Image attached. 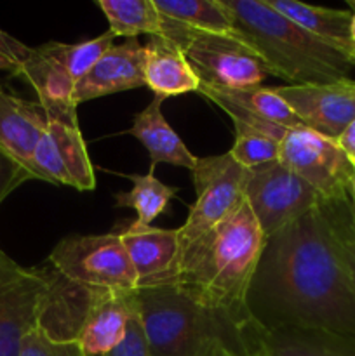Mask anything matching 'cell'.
Returning <instances> with one entry per match:
<instances>
[{
    "label": "cell",
    "instance_id": "6da1fadb",
    "mask_svg": "<svg viewBox=\"0 0 355 356\" xmlns=\"http://www.w3.org/2000/svg\"><path fill=\"white\" fill-rule=\"evenodd\" d=\"M246 308L263 330L320 329L355 336V291L320 205L265 238Z\"/></svg>",
    "mask_w": 355,
    "mask_h": 356
},
{
    "label": "cell",
    "instance_id": "7a4b0ae2",
    "mask_svg": "<svg viewBox=\"0 0 355 356\" xmlns=\"http://www.w3.org/2000/svg\"><path fill=\"white\" fill-rule=\"evenodd\" d=\"M265 236L247 200L233 214L183 250L180 285L200 305L244 327L247 291Z\"/></svg>",
    "mask_w": 355,
    "mask_h": 356
},
{
    "label": "cell",
    "instance_id": "3957f363",
    "mask_svg": "<svg viewBox=\"0 0 355 356\" xmlns=\"http://www.w3.org/2000/svg\"><path fill=\"white\" fill-rule=\"evenodd\" d=\"M218 2L230 16L235 37L260 56L270 75L285 80L289 86L350 79L355 66L352 59L277 13L267 0Z\"/></svg>",
    "mask_w": 355,
    "mask_h": 356
},
{
    "label": "cell",
    "instance_id": "277c9868",
    "mask_svg": "<svg viewBox=\"0 0 355 356\" xmlns=\"http://www.w3.org/2000/svg\"><path fill=\"white\" fill-rule=\"evenodd\" d=\"M136 308L150 356L242 355V329L205 308L180 285L139 289Z\"/></svg>",
    "mask_w": 355,
    "mask_h": 356
},
{
    "label": "cell",
    "instance_id": "5b68a950",
    "mask_svg": "<svg viewBox=\"0 0 355 356\" xmlns=\"http://www.w3.org/2000/svg\"><path fill=\"white\" fill-rule=\"evenodd\" d=\"M160 37H166L181 49L200 86L249 89L261 86L270 75L260 56L233 35L190 30L162 16Z\"/></svg>",
    "mask_w": 355,
    "mask_h": 356
},
{
    "label": "cell",
    "instance_id": "8992f818",
    "mask_svg": "<svg viewBox=\"0 0 355 356\" xmlns=\"http://www.w3.org/2000/svg\"><path fill=\"white\" fill-rule=\"evenodd\" d=\"M47 263L59 277L94 298L138 291L120 233L66 236L51 250Z\"/></svg>",
    "mask_w": 355,
    "mask_h": 356
},
{
    "label": "cell",
    "instance_id": "52a82bcc",
    "mask_svg": "<svg viewBox=\"0 0 355 356\" xmlns=\"http://www.w3.org/2000/svg\"><path fill=\"white\" fill-rule=\"evenodd\" d=\"M247 169L235 162L230 153L202 156L191 169L197 200L180 232L183 250L225 221L240 207L246 186Z\"/></svg>",
    "mask_w": 355,
    "mask_h": 356
},
{
    "label": "cell",
    "instance_id": "ba28073f",
    "mask_svg": "<svg viewBox=\"0 0 355 356\" xmlns=\"http://www.w3.org/2000/svg\"><path fill=\"white\" fill-rule=\"evenodd\" d=\"M244 197L265 238L322 204V197L306 181L285 169L278 160L247 169Z\"/></svg>",
    "mask_w": 355,
    "mask_h": 356
},
{
    "label": "cell",
    "instance_id": "9c48e42d",
    "mask_svg": "<svg viewBox=\"0 0 355 356\" xmlns=\"http://www.w3.org/2000/svg\"><path fill=\"white\" fill-rule=\"evenodd\" d=\"M278 162L306 181L322 200H352L354 163L334 139L305 127L287 131L281 141Z\"/></svg>",
    "mask_w": 355,
    "mask_h": 356
},
{
    "label": "cell",
    "instance_id": "30bf717a",
    "mask_svg": "<svg viewBox=\"0 0 355 356\" xmlns=\"http://www.w3.org/2000/svg\"><path fill=\"white\" fill-rule=\"evenodd\" d=\"M49 294L45 268H23L0 249V356H19L24 336L40 327Z\"/></svg>",
    "mask_w": 355,
    "mask_h": 356
},
{
    "label": "cell",
    "instance_id": "8fae6325",
    "mask_svg": "<svg viewBox=\"0 0 355 356\" xmlns=\"http://www.w3.org/2000/svg\"><path fill=\"white\" fill-rule=\"evenodd\" d=\"M306 129L336 141L355 120V80L274 87Z\"/></svg>",
    "mask_w": 355,
    "mask_h": 356
},
{
    "label": "cell",
    "instance_id": "7c38bea8",
    "mask_svg": "<svg viewBox=\"0 0 355 356\" xmlns=\"http://www.w3.org/2000/svg\"><path fill=\"white\" fill-rule=\"evenodd\" d=\"M205 99L218 104L232 122L249 125L281 139L287 131L303 129V122L274 90V87H249V89H214L198 87ZM306 129V127H305Z\"/></svg>",
    "mask_w": 355,
    "mask_h": 356
},
{
    "label": "cell",
    "instance_id": "4fadbf2b",
    "mask_svg": "<svg viewBox=\"0 0 355 356\" xmlns=\"http://www.w3.org/2000/svg\"><path fill=\"white\" fill-rule=\"evenodd\" d=\"M240 356H355V336L320 329L263 330L249 320Z\"/></svg>",
    "mask_w": 355,
    "mask_h": 356
},
{
    "label": "cell",
    "instance_id": "5bb4252c",
    "mask_svg": "<svg viewBox=\"0 0 355 356\" xmlns=\"http://www.w3.org/2000/svg\"><path fill=\"white\" fill-rule=\"evenodd\" d=\"M127 256L134 268L139 289L174 285L180 280L183 247L178 229L148 228L120 233Z\"/></svg>",
    "mask_w": 355,
    "mask_h": 356
},
{
    "label": "cell",
    "instance_id": "9a60e30c",
    "mask_svg": "<svg viewBox=\"0 0 355 356\" xmlns=\"http://www.w3.org/2000/svg\"><path fill=\"white\" fill-rule=\"evenodd\" d=\"M139 87H146L143 73V45L138 38H127L122 44L111 45L101 56L94 68L77 83L73 99L79 106L86 101Z\"/></svg>",
    "mask_w": 355,
    "mask_h": 356
},
{
    "label": "cell",
    "instance_id": "2e32d148",
    "mask_svg": "<svg viewBox=\"0 0 355 356\" xmlns=\"http://www.w3.org/2000/svg\"><path fill=\"white\" fill-rule=\"evenodd\" d=\"M47 125V113L38 101H26L0 87V152L19 163L31 177L35 146Z\"/></svg>",
    "mask_w": 355,
    "mask_h": 356
},
{
    "label": "cell",
    "instance_id": "e0dca14e",
    "mask_svg": "<svg viewBox=\"0 0 355 356\" xmlns=\"http://www.w3.org/2000/svg\"><path fill=\"white\" fill-rule=\"evenodd\" d=\"M136 292L96 298L77 336L87 356H104L124 341L136 308Z\"/></svg>",
    "mask_w": 355,
    "mask_h": 356
},
{
    "label": "cell",
    "instance_id": "ac0fdd59",
    "mask_svg": "<svg viewBox=\"0 0 355 356\" xmlns=\"http://www.w3.org/2000/svg\"><path fill=\"white\" fill-rule=\"evenodd\" d=\"M143 73L145 86L164 99L195 90L198 92L200 87V80L181 49L166 37H150L148 44L143 45Z\"/></svg>",
    "mask_w": 355,
    "mask_h": 356
},
{
    "label": "cell",
    "instance_id": "d6986e66",
    "mask_svg": "<svg viewBox=\"0 0 355 356\" xmlns=\"http://www.w3.org/2000/svg\"><path fill=\"white\" fill-rule=\"evenodd\" d=\"M164 97L153 96L148 106L134 115L127 134L134 136L146 148L150 155V172L155 170L157 163H171L191 170L197 163V156L184 146L180 136L173 131L162 113Z\"/></svg>",
    "mask_w": 355,
    "mask_h": 356
},
{
    "label": "cell",
    "instance_id": "ffe728a7",
    "mask_svg": "<svg viewBox=\"0 0 355 356\" xmlns=\"http://www.w3.org/2000/svg\"><path fill=\"white\" fill-rule=\"evenodd\" d=\"M14 76H21L30 83L47 118L77 117V104L73 99L75 83L40 47L31 49L30 58L17 68Z\"/></svg>",
    "mask_w": 355,
    "mask_h": 356
},
{
    "label": "cell",
    "instance_id": "44dd1931",
    "mask_svg": "<svg viewBox=\"0 0 355 356\" xmlns=\"http://www.w3.org/2000/svg\"><path fill=\"white\" fill-rule=\"evenodd\" d=\"M268 6L319 38L329 47L355 63V45L352 40V10L308 6L296 0H267Z\"/></svg>",
    "mask_w": 355,
    "mask_h": 356
},
{
    "label": "cell",
    "instance_id": "7402d4cb",
    "mask_svg": "<svg viewBox=\"0 0 355 356\" xmlns=\"http://www.w3.org/2000/svg\"><path fill=\"white\" fill-rule=\"evenodd\" d=\"M47 132L58 152L63 167L68 172L72 188L90 191L96 188V174L89 160L86 143L80 132L79 118H49Z\"/></svg>",
    "mask_w": 355,
    "mask_h": 356
},
{
    "label": "cell",
    "instance_id": "603a6c76",
    "mask_svg": "<svg viewBox=\"0 0 355 356\" xmlns=\"http://www.w3.org/2000/svg\"><path fill=\"white\" fill-rule=\"evenodd\" d=\"M127 177L132 181V188L124 193H115V204L120 209H132L138 214L129 229L141 232V229L152 228L155 218L166 212L169 202L176 197L178 188L164 184L153 176V172Z\"/></svg>",
    "mask_w": 355,
    "mask_h": 356
},
{
    "label": "cell",
    "instance_id": "cb8c5ba5",
    "mask_svg": "<svg viewBox=\"0 0 355 356\" xmlns=\"http://www.w3.org/2000/svg\"><path fill=\"white\" fill-rule=\"evenodd\" d=\"M96 3L115 37H160L162 33V16L153 0H97Z\"/></svg>",
    "mask_w": 355,
    "mask_h": 356
},
{
    "label": "cell",
    "instance_id": "d4e9b609",
    "mask_svg": "<svg viewBox=\"0 0 355 356\" xmlns=\"http://www.w3.org/2000/svg\"><path fill=\"white\" fill-rule=\"evenodd\" d=\"M153 2L164 17L181 26L235 37L230 16L219 6L218 0H153Z\"/></svg>",
    "mask_w": 355,
    "mask_h": 356
},
{
    "label": "cell",
    "instance_id": "484cf974",
    "mask_svg": "<svg viewBox=\"0 0 355 356\" xmlns=\"http://www.w3.org/2000/svg\"><path fill=\"white\" fill-rule=\"evenodd\" d=\"M115 35L110 30L90 40L79 42V44H63V42H45L38 45L52 61L58 63L73 83L80 82L90 70L94 68L101 56L113 45Z\"/></svg>",
    "mask_w": 355,
    "mask_h": 356
},
{
    "label": "cell",
    "instance_id": "4316f807",
    "mask_svg": "<svg viewBox=\"0 0 355 356\" xmlns=\"http://www.w3.org/2000/svg\"><path fill=\"white\" fill-rule=\"evenodd\" d=\"M345 271L355 291V207L352 200L320 204Z\"/></svg>",
    "mask_w": 355,
    "mask_h": 356
},
{
    "label": "cell",
    "instance_id": "83f0119b",
    "mask_svg": "<svg viewBox=\"0 0 355 356\" xmlns=\"http://www.w3.org/2000/svg\"><path fill=\"white\" fill-rule=\"evenodd\" d=\"M233 127H235V141L228 153L239 165H242L244 169H254L278 160L281 139L239 122H233Z\"/></svg>",
    "mask_w": 355,
    "mask_h": 356
},
{
    "label": "cell",
    "instance_id": "f1b7e54d",
    "mask_svg": "<svg viewBox=\"0 0 355 356\" xmlns=\"http://www.w3.org/2000/svg\"><path fill=\"white\" fill-rule=\"evenodd\" d=\"M19 356H87L79 339H54L42 327L24 336Z\"/></svg>",
    "mask_w": 355,
    "mask_h": 356
},
{
    "label": "cell",
    "instance_id": "f546056e",
    "mask_svg": "<svg viewBox=\"0 0 355 356\" xmlns=\"http://www.w3.org/2000/svg\"><path fill=\"white\" fill-rule=\"evenodd\" d=\"M104 356H150L148 344H146L145 330H143L138 308H134V312H132L124 341H122L113 351H110V353Z\"/></svg>",
    "mask_w": 355,
    "mask_h": 356
},
{
    "label": "cell",
    "instance_id": "4dcf8cb0",
    "mask_svg": "<svg viewBox=\"0 0 355 356\" xmlns=\"http://www.w3.org/2000/svg\"><path fill=\"white\" fill-rule=\"evenodd\" d=\"M26 181H33L30 172L24 170L17 162H14L13 159H9L6 153L0 152V205L14 190H17Z\"/></svg>",
    "mask_w": 355,
    "mask_h": 356
},
{
    "label": "cell",
    "instance_id": "1f68e13d",
    "mask_svg": "<svg viewBox=\"0 0 355 356\" xmlns=\"http://www.w3.org/2000/svg\"><path fill=\"white\" fill-rule=\"evenodd\" d=\"M31 54V47L24 45L23 42H19L17 38L10 37L9 33H6L3 30H0V58L9 59L10 63L19 68ZM17 72V70H16Z\"/></svg>",
    "mask_w": 355,
    "mask_h": 356
},
{
    "label": "cell",
    "instance_id": "d6a6232c",
    "mask_svg": "<svg viewBox=\"0 0 355 356\" xmlns=\"http://www.w3.org/2000/svg\"><path fill=\"white\" fill-rule=\"evenodd\" d=\"M338 146L343 149L347 159L355 165V120L343 131V134L336 139Z\"/></svg>",
    "mask_w": 355,
    "mask_h": 356
},
{
    "label": "cell",
    "instance_id": "836d02e7",
    "mask_svg": "<svg viewBox=\"0 0 355 356\" xmlns=\"http://www.w3.org/2000/svg\"><path fill=\"white\" fill-rule=\"evenodd\" d=\"M17 70V66L14 65V63H10L9 59L6 58H0V72H9L10 75H14Z\"/></svg>",
    "mask_w": 355,
    "mask_h": 356
},
{
    "label": "cell",
    "instance_id": "e575fe53",
    "mask_svg": "<svg viewBox=\"0 0 355 356\" xmlns=\"http://www.w3.org/2000/svg\"><path fill=\"white\" fill-rule=\"evenodd\" d=\"M348 6L354 9L352 10V40H354V45H355V0H350Z\"/></svg>",
    "mask_w": 355,
    "mask_h": 356
},
{
    "label": "cell",
    "instance_id": "d590c367",
    "mask_svg": "<svg viewBox=\"0 0 355 356\" xmlns=\"http://www.w3.org/2000/svg\"><path fill=\"white\" fill-rule=\"evenodd\" d=\"M352 202L355 207V165H354V184H352Z\"/></svg>",
    "mask_w": 355,
    "mask_h": 356
},
{
    "label": "cell",
    "instance_id": "8d00e7d4",
    "mask_svg": "<svg viewBox=\"0 0 355 356\" xmlns=\"http://www.w3.org/2000/svg\"><path fill=\"white\" fill-rule=\"evenodd\" d=\"M218 356H237V355H233V353H230V351L223 350V351H221V353H219Z\"/></svg>",
    "mask_w": 355,
    "mask_h": 356
}]
</instances>
